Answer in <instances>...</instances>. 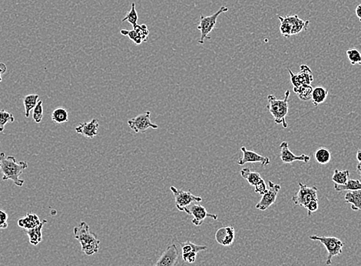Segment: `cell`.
Returning a JSON list of instances; mask_svg holds the SVG:
<instances>
[{
    "label": "cell",
    "mask_w": 361,
    "mask_h": 266,
    "mask_svg": "<svg viewBox=\"0 0 361 266\" xmlns=\"http://www.w3.org/2000/svg\"><path fill=\"white\" fill-rule=\"evenodd\" d=\"M28 168L26 161H17L12 156L5 155V153H0V170L2 173V180H12L17 187H23L24 180L19 178L25 169Z\"/></svg>",
    "instance_id": "obj_1"
},
{
    "label": "cell",
    "mask_w": 361,
    "mask_h": 266,
    "mask_svg": "<svg viewBox=\"0 0 361 266\" xmlns=\"http://www.w3.org/2000/svg\"><path fill=\"white\" fill-rule=\"evenodd\" d=\"M75 238L80 242L81 251L87 256H92L99 252L100 241L96 235L91 233L89 227L85 222L81 221L78 227L73 230Z\"/></svg>",
    "instance_id": "obj_2"
},
{
    "label": "cell",
    "mask_w": 361,
    "mask_h": 266,
    "mask_svg": "<svg viewBox=\"0 0 361 266\" xmlns=\"http://www.w3.org/2000/svg\"><path fill=\"white\" fill-rule=\"evenodd\" d=\"M290 95V91L287 90L285 92L283 99H278L274 95H269L268 96V104L267 107L268 111L273 117L275 124L282 125L283 128H287L286 117L288 114V99Z\"/></svg>",
    "instance_id": "obj_3"
},
{
    "label": "cell",
    "mask_w": 361,
    "mask_h": 266,
    "mask_svg": "<svg viewBox=\"0 0 361 266\" xmlns=\"http://www.w3.org/2000/svg\"><path fill=\"white\" fill-rule=\"evenodd\" d=\"M311 240L318 241L324 245L327 249V256L326 264L330 266L332 263V259L334 256H340L342 254L344 242L337 237L334 236H320V235H313L310 236Z\"/></svg>",
    "instance_id": "obj_4"
},
{
    "label": "cell",
    "mask_w": 361,
    "mask_h": 266,
    "mask_svg": "<svg viewBox=\"0 0 361 266\" xmlns=\"http://www.w3.org/2000/svg\"><path fill=\"white\" fill-rule=\"evenodd\" d=\"M228 9L225 6H221L218 12L209 16H204L201 15L200 21L198 25V30L201 31V38L199 40V44H204V40L211 39V37L208 36L210 33L215 28L218 20V16L224 12H228Z\"/></svg>",
    "instance_id": "obj_5"
},
{
    "label": "cell",
    "mask_w": 361,
    "mask_h": 266,
    "mask_svg": "<svg viewBox=\"0 0 361 266\" xmlns=\"http://www.w3.org/2000/svg\"><path fill=\"white\" fill-rule=\"evenodd\" d=\"M299 190L297 194L292 197V201L297 206H303L306 208L307 205L311 200H318V190L315 186L308 187L304 185L302 183H298Z\"/></svg>",
    "instance_id": "obj_6"
},
{
    "label": "cell",
    "mask_w": 361,
    "mask_h": 266,
    "mask_svg": "<svg viewBox=\"0 0 361 266\" xmlns=\"http://www.w3.org/2000/svg\"><path fill=\"white\" fill-rule=\"evenodd\" d=\"M174 197H175V205L177 209L181 212H185L187 207L193 202H201L202 198L198 196L193 195L190 191H184V190L177 189L174 186L170 187Z\"/></svg>",
    "instance_id": "obj_7"
},
{
    "label": "cell",
    "mask_w": 361,
    "mask_h": 266,
    "mask_svg": "<svg viewBox=\"0 0 361 266\" xmlns=\"http://www.w3.org/2000/svg\"><path fill=\"white\" fill-rule=\"evenodd\" d=\"M150 111H146L144 114H139L135 118L128 120V125L135 133H145L149 128L158 129L159 126L152 123L150 119Z\"/></svg>",
    "instance_id": "obj_8"
},
{
    "label": "cell",
    "mask_w": 361,
    "mask_h": 266,
    "mask_svg": "<svg viewBox=\"0 0 361 266\" xmlns=\"http://www.w3.org/2000/svg\"><path fill=\"white\" fill-rule=\"evenodd\" d=\"M280 190L281 186L279 184H276L272 181L268 182V190L263 194L261 200L256 205V209L261 211L268 209L275 203Z\"/></svg>",
    "instance_id": "obj_9"
},
{
    "label": "cell",
    "mask_w": 361,
    "mask_h": 266,
    "mask_svg": "<svg viewBox=\"0 0 361 266\" xmlns=\"http://www.w3.org/2000/svg\"><path fill=\"white\" fill-rule=\"evenodd\" d=\"M185 212L190 216H193L194 218L192 219V223L197 227L201 226L203 222L205 220V218L210 217L212 218L214 220H218V215L207 213L205 207L201 205H199V204H195L193 206H191L190 209L187 208Z\"/></svg>",
    "instance_id": "obj_10"
},
{
    "label": "cell",
    "mask_w": 361,
    "mask_h": 266,
    "mask_svg": "<svg viewBox=\"0 0 361 266\" xmlns=\"http://www.w3.org/2000/svg\"><path fill=\"white\" fill-rule=\"evenodd\" d=\"M179 252L175 244H171L158 259L156 266H175L178 264Z\"/></svg>",
    "instance_id": "obj_11"
},
{
    "label": "cell",
    "mask_w": 361,
    "mask_h": 266,
    "mask_svg": "<svg viewBox=\"0 0 361 266\" xmlns=\"http://www.w3.org/2000/svg\"><path fill=\"white\" fill-rule=\"evenodd\" d=\"M243 156L239 158L238 165H244L247 163H260L263 166L270 165V159L265 156L261 155L254 151L247 150L245 147H241Z\"/></svg>",
    "instance_id": "obj_12"
},
{
    "label": "cell",
    "mask_w": 361,
    "mask_h": 266,
    "mask_svg": "<svg viewBox=\"0 0 361 266\" xmlns=\"http://www.w3.org/2000/svg\"><path fill=\"white\" fill-rule=\"evenodd\" d=\"M281 160L283 164H292L295 161H301V162L308 163L311 160L309 156L306 154H301L300 156L295 155L290 151L289 148L288 143L287 141H283L280 145Z\"/></svg>",
    "instance_id": "obj_13"
},
{
    "label": "cell",
    "mask_w": 361,
    "mask_h": 266,
    "mask_svg": "<svg viewBox=\"0 0 361 266\" xmlns=\"http://www.w3.org/2000/svg\"><path fill=\"white\" fill-rule=\"evenodd\" d=\"M99 128V121L94 118L89 122L81 123L75 130L77 133L83 135L88 138H93L98 135Z\"/></svg>",
    "instance_id": "obj_14"
},
{
    "label": "cell",
    "mask_w": 361,
    "mask_h": 266,
    "mask_svg": "<svg viewBox=\"0 0 361 266\" xmlns=\"http://www.w3.org/2000/svg\"><path fill=\"white\" fill-rule=\"evenodd\" d=\"M235 230L232 227H222L215 233V239L218 243L224 246H230L235 242Z\"/></svg>",
    "instance_id": "obj_15"
},
{
    "label": "cell",
    "mask_w": 361,
    "mask_h": 266,
    "mask_svg": "<svg viewBox=\"0 0 361 266\" xmlns=\"http://www.w3.org/2000/svg\"><path fill=\"white\" fill-rule=\"evenodd\" d=\"M47 223V220H44L41 221V223L38 225L37 227L31 229V230H25L26 233L29 237L30 244L33 245H37L42 241V228L44 225Z\"/></svg>",
    "instance_id": "obj_16"
},
{
    "label": "cell",
    "mask_w": 361,
    "mask_h": 266,
    "mask_svg": "<svg viewBox=\"0 0 361 266\" xmlns=\"http://www.w3.org/2000/svg\"><path fill=\"white\" fill-rule=\"evenodd\" d=\"M289 21L291 23L292 26V31H291V35H297L301 32L306 31L308 30V26L310 24L309 20H303L300 19L297 15H293V16H288Z\"/></svg>",
    "instance_id": "obj_17"
},
{
    "label": "cell",
    "mask_w": 361,
    "mask_h": 266,
    "mask_svg": "<svg viewBox=\"0 0 361 266\" xmlns=\"http://www.w3.org/2000/svg\"><path fill=\"white\" fill-rule=\"evenodd\" d=\"M41 223L40 217L35 213H28L23 218L18 220V226L25 230H31Z\"/></svg>",
    "instance_id": "obj_18"
},
{
    "label": "cell",
    "mask_w": 361,
    "mask_h": 266,
    "mask_svg": "<svg viewBox=\"0 0 361 266\" xmlns=\"http://www.w3.org/2000/svg\"><path fill=\"white\" fill-rule=\"evenodd\" d=\"M344 200L346 203L351 204V209L353 210H361V190L348 191L345 194Z\"/></svg>",
    "instance_id": "obj_19"
},
{
    "label": "cell",
    "mask_w": 361,
    "mask_h": 266,
    "mask_svg": "<svg viewBox=\"0 0 361 266\" xmlns=\"http://www.w3.org/2000/svg\"><path fill=\"white\" fill-rule=\"evenodd\" d=\"M328 96V91L326 90L323 87H316L313 88V92L311 95V100L313 102L314 105L318 107L327 99Z\"/></svg>",
    "instance_id": "obj_20"
},
{
    "label": "cell",
    "mask_w": 361,
    "mask_h": 266,
    "mask_svg": "<svg viewBox=\"0 0 361 266\" xmlns=\"http://www.w3.org/2000/svg\"><path fill=\"white\" fill-rule=\"evenodd\" d=\"M334 190L337 192L343 191H354V190H361V182L359 180L351 179L348 180L344 184H336L334 183Z\"/></svg>",
    "instance_id": "obj_21"
},
{
    "label": "cell",
    "mask_w": 361,
    "mask_h": 266,
    "mask_svg": "<svg viewBox=\"0 0 361 266\" xmlns=\"http://www.w3.org/2000/svg\"><path fill=\"white\" fill-rule=\"evenodd\" d=\"M40 96L37 94H31L26 95L23 99V104L25 107V116L26 118L30 117V112L33 111L39 101Z\"/></svg>",
    "instance_id": "obj_22"
},
{
    "label": "cell",
    "mask_w": 361,
    "mask_h": 266,
    "mask_svg": "<svg viewBox=\"0 0 361 266\" xmlns=\"http://www.w3.org/2000/svg\"><path fill=\"white\" fill-rule=\"evenodd\" d=\"M241 175L243 178L247 180V183L250 185L254 186L262 179L261 175L258 172H254L251 170L249 168H244L242 169L240 171Z\"/></svg>",
    "instance_id": "obj_23"
},
{
    "label": "cell",
    "mask_w": 361,
    "mask_h": 266,
    "mask_svg": "<svg viewBox=\"0 0 361 266\" xmlns=\"http://www.w3.org/2000/svg\"><path fill=\"white\" fill-rule=\"evenodd\" d=\"M315 161L320 165H327L331 160V154L326 147H319L315 153Z\"/></svg>",
    "instance_id": "obj_24"
},
{
    "label": "cell",
    "mask_w": 361,
    "mask_h": 266,
    "mask_svg": "<svg viewBox=\"0 0 361 266\" xmlns=\"http://www.w3.org/2000/svg\"><path fill=\"white\" fill-rule=\"evenodd\" d=\"M301 71L298 74L300 81L302 85H311V82L314 81L313 74L311 72V68L307 65L304 64L301 66Z\"/></svg>",
    "instance_id": "obj_25"
},
{
    "label": "cell",
    "mask_w": 361,
    "mask_h": 266,
    "mask_svg": "<svg viewBox=\"0 0 361 266\" xmlns=\"http://www.w3.org/2000/svg\"><path fill=\"white\" fill-rule=\"evenodd\" d=\"M52 121L55 124L60 125L62 123L69 121V113L66 109L62 107H58L55 109L52 113Z\"/></svg>",
    "instance_id": "obj_26"
},
{
    "label": "cell",
    "mask_w": 361,
    "mask_h": 266,
    "mask_svg": "<svg viewBox=\"0 0 361 266\" xmlns=\"http://www.w3.org/2000/svg\"><path fill=\"white\" fill-rule=\"evenodd\" d=\"M294 92L301 100H309L311 99V95L313 92V87L309 85H302L298 88H294Z\"/></svg>",
    "instance_id": "obj_27"
},
{
    "label": "cell",
    "mask_w": 361,
    "mask_h": 266,
    "mask_svg": "<svg viewBox=\"0 0 361 266\" xmlns=\"http://www.w3.org/2000/svg\"><path fill=\"white\" fill-rule=\"evenodd\" d=\"M279 20H280V32L281 33V35H283L284 38H289L290 36H292L291 35V31H292V26H291V23L289 21L288 18L287 16H279Z\"/></svg>",
    "instance_id": "obj_28"
},
{
    "label": "cell",
    "mask_w": 361,
    "mask_h": 266,
    "mask_svg": "<svg viewBox=\"0 0 361 266\" xmlns=\"http://www.w3.org/2000/svg\"><path fill=\"white\" fill-rule=\"evenodd\" d=\"M180 245L182 246V254H186L189 252H199L201 251H204L207 249L206 245H199L196 244L192 243L190 241H186L185 242H179Z\"/></svg>",
    "instance_id": "obj_29"
},
{
    "label": "cell",
    "mask_w": 361,
    "mask_h": 266,
    "mask_svg": "<svg viewBox=\"0 0 361 266\" xmlns=\"http://www.w3.org/2000/svg\"><path fill=\"white\" fill-rule=\"evenodd\" d=\"M350 172L348 170H339L335 169L332 176V181L336 184H344L349 180Z\"/></svg>",
    "instance_id": "obj_30"
},
{
    "label": "cell",
    "mask_w": 361,
    "mask_h": 266,
    "mask_svg": "<svg viewBox=\"0 0 361 266\" xmlns=\"http://www.w3.org/2000/svg\"><path fill=\"white\" fill-rule=\"evenodd\" d=\"M138 12H137L136 9H135V2H132V3H131V9H130L129 12L127 13L125 17L123 18L121 22H122V23H124V22L125 21L128 22L130 24L132 25L133 28H135V26L138 25L137 24V23H138Z\"/></svg>",
    "instance_id": "obj_31"
},
{
    "label": "cell",
    "mask_w": 361,
    "mask_h": 266,
    "mask_svg": "<svg viewBox=\"0 0 361 266\" xmlns=\"http://www.w3.org/2000/svg\"><path fill=\"white\" fill-rule=\"evenodd\" d=\"M15 121L13 114L5 110H0V132H3L5 125L8 123H12Z\"/></svg>",
    "instance_id": "obj_32"
},
{
    "label": "cell",
    "mask_w": 361,
    "mask_h": 266,
    "mask_svg": "<svg viewBox=\"0 0 361 266\" xmlns=\"http://www.w3.org/2000/svg\"><path fill=\"white\" fill-rule=\"evenodd\" d=\"M42 100H39L36 107L33 110V118L35 122L40 124L43 118V107H42Z\"/></svg>",
    "instance_id": "obj_33"
},
{
    "label": "cell",
    "mask_w": 361,
    "mask_h": 266,
    "mask_svg": "<svg viewBox=\"0 0 361 266\" xmlns=\"http://www.w3.org/2000/svg\"><path fill=\"white\" fill-rule=\"evenodd\" d=\"M347 56L351 62V65L360 64L361 61V53L356 49H348L347 51Z\"/></svg>",
    "instance_id": "obj_34"
},
{
    "label": "cell",
    "mask_w": 361,
    "mask_h": 266,
    "mask_svg": "<svg viewBox=\"0 0 361 266\" xmlns=\"http://www.w3.org/2000/svg\"><path fill=\"white\" fill-rule=\"evenodd\" d=\"M120 33L121 35L128 36L131 41L135 42V45H139L143 42L139 35H138V33L134 29L132 30H121Z\"/></svg>",
    "instance_id": "obj_35"
},
{
    "label": "cell",
    "mask_w": 361,
    "mask_h": 266,
    "mask_svg": "<svg viewBox=\"0 0 361 266\" xmlns=\"http://www.w3.org/2000/svg\"><path fill=\"white\" fill-rule=\"evenodd\" d=\"M134 30L138 33V35L140 37L142 42H146L148 37L149 35V30L146 25H137Z\"/></svg>",
    "instance_id": "obj_36"
},
{
    "label": "cell",
    "mask_w": 361,
    "mask_h": 266,
    "mask_svg": "<svg viewBox=\"0 0 361 266\" xmlns=\"http://www.w3.org/2000/svg\"><path fill=\"white\" fill-rule=\"evenodd\" d=\"M8 218L9 216L6 212L0 209V230H5L8 228Z\"/></svg>",
    "instance_id": "obj_37"
},
{
    "label": "cell",
    "mask_w": 361,
    "mask_h": 266,
    "mask_svg": "<svg viewBox=\"0 0 361 266\" xmlns=\"http://www.w3.org/2000/svg\"><path fill=\"white\" fill-rule=\"evenodd\" d=\"M254 187H255V189H254L255 193H257V194H260V195L261 196L265 194L267 190H268L266 183H265V180H263V179H261V180H260V181L258 182L255 186H254Z\"/></svg>",
    "instance_id": "obj_38"
},
{
    "label": "cell",
    "mask_w": 361,
    "mask_h": 266,
    "mask_svg": "<svg viewBox=\"0 0 361 266\" xmlns=\"http://www.w3.org/2000/svg\"><path fill=\"white\" fill-rule=\"evenodd\" d=\"M318 207H319L318 206V200H311L306 206V209H308V217H311L312 213L318 210Z\"/></svg>",
    "instance_id": "obj_39"
},
{
    "label": "cell",
    "mask_w": 361,
    "mask_h": 266,
    "mask_svg": "<svg viewBox=\"0 0 361 266\" xmlns=\"http://www.w3.org/2000/svg\"><path fill=\"white\" fill-rule=\"evenodd\" d=\"M355 12H356L357 16H358V19H359V20L361 23V4H360V5H358V6H357Z\"/></svg>",
    "instance_id": "obj_40"
},
{
    "label": "cell",
    "mask_w": 361,
    "mask_h": 266,
    "mask_svg": "<svg viewBox=\"0 0 361 266\" xmlns=\"http://www.w3.org/2000/svg\"><path fill=\"white\" fill-rule=\"evenodd\" d=\"M6 71V66L3 63H0V74H4Z\"/></svg>",
    "instance_id": "obj_41"
},
{
    "label": "cell",
    "mask_w": 361,
    "mask_h": 266,
    "mask_svg": "<svg viewBox=\"0 0 361 266\" xmlns=\"http://www.w3.org/2000/svg\"><path fill=\"white\" fill-rule=\"evenodd\" d=\"M357 171H358V174L361 177V163H359L358 166H357Z\"/></svg>",
    "instance_id": "obj_42"
},
{
    "label": "cell",
    "mask_w": 361,
    "mask_h": 266,
    "mask_svg": "<svg viewBox=\"0 0 361 266\" xmlns=\"http://www.w3.org/2000/svg\"><path fill=\"white\" fill-rule=\"evenodd\" d=\"M357 159L359 161V163H361V150H359L357 153Z\"/></svg>",
    "instance_id": "obj_43"
},
{
    "label": "cell",
    "mask_w": 361,
    "mask_h": 266,
    "mask_svg": "<svg viewBox=\"0 0 361 266\" xmlns=\"http://www.w3.org/2000/svg\"><path fill=\"white\" fill-rule=\"evenodd\" d=\"M360 65H361V63H360Z\"/></svg>",
    "instance_id": "obj_44"
}]
</instances>
